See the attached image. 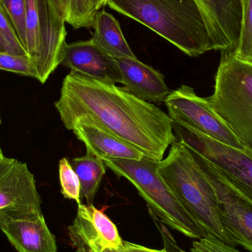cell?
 <instances>
[{
  "label": "cell",
  "instance_id": "1",
  "mask_svg": "<svg viewBox=\"0 0 252 252\" xmlns=\"http://www.w3.org/2000/svg\"><path fill=\"white\" fill-rule=\"evenodd\" d=\"M55 106L68 130L80 120L92 121L157 162L177 140L169 115L113 83L70 72Z\"/></svg>",
  "mask_w": 252,
  "mask_h": 252
},
{
  "label": "cell",
  "instance_id": "2",
  "mask_svg": "<svg viewBox=\"0 0 252 252\" xmlns=\"http://www.w3.org/2000/svg\"><path fill=\"white\" fill-rule=\"evenodd\" d=\"M106 5L145 25L188 56L217 50L195 0H108Z\"/></svg>",
  "mask_w": 252,
  "mask_h": 252
},
{
  "label": "cell",
  "instance_id": "3",
  "mask_svg": "<svg viewBox=\"0 0 252 252\" xmlns=\"http://www.w3.org/2000/svg\"><path fill=\"white\" fill-rule=\"evenodd\" d=\"M158 172L208 236L235 247L220 220L214 188L187 145L180 141L173 142L167 157L158 162Z\"/></svg>",
  "mask_w": 252,
  "mask_h": 252
},
{
  "label": "cell",
  "instance_id": "4",
  "mask_svg": "<svg viewBox=\"0 0 252 252\" xmlns=\"http://www.w3.org/2000/svg\"><path fill=\"white\" fill-rule=\"evenodd\" d=\"M103 162L118 177L125 178L135 187L151 213L164 224L191 239L208 236L160 175L158 162L146 157L140 160L109 158Z\"/></svg>",
  "mask_w": 252,
  "mask_h": 252
},
{
  "label": "cell",
  "instance_id": "5",
  "mask_svg": "<svg viewBox=\"0 0 252 252\" xmlns=\"http://www.w3.org/2000/svg\"><path fill=\"white\" fill-rule=\"evenodd\" d=\"M207 100L252 152V65L238 60L233 53H222L214 92Z\"/></svg>",
  "mask_w": 252,
  "mask_h": 252
},
{
  "label": "cell",
  "instance_id": "6",
  "mask_svg": "<svg viewBox=\"0 0 252 252\" xmlns=\"http://www.w3.org/2000/svg\"><path fill=\"white\" fill-rule=\"evenodd\" d=\"M28 44L26 53L44 84L61 64L67 32L59 0H25Z\"/></svg>",
  "mask_w": 252,
  "mask_h": 252
},
{
  "label": "cell",
  "instance_id": "7",
  "mask_svg": "<svg viewBox=\"0 0 252 252\" xmlns=\"http://www.w3.org/2000/svg\"><path fill=\"white\" fill-rule=\"evenodd\" d=\"M178 141L211 163L223 178L252 202V152L220 143L173 123Z\"/></svg>",
  "mask_w": 252,
  "mask_h": 252
},
{
  "label": "cell",
  "instance_id": "8",
  "mask_svg": "<svg viewBox=\"0 0 252 252\" xmlns=\"http://www.w3.org/2000/svg\"><path fill=\"white\" fill-rule=\"evenodd\" d=\"M164 103L173 123L224 145L247 149L226 123L212 109L207 98L198 96L192 87L181 86L170 92Z\"/></svg>",
  "mask_w": 252,
  "mask_h": 252
},
{
  "label": "cell",
  "instance_id": "9",
  "mask_svg": "<svg viewBox=\"0 0 252 252\" xmlns=\"http://www.w3.org/2000/svg\"><path fill=\"white\" fill-rule=\"evenodd\" d=\"M190 150V149H189ZM192 155L214 188L222 224L235 247L252 252V202L231 185L205 158Z\"/></svg>",
  "mask_w": 252,
  "mask_h": 252
},
{
  "label": "cell",
  "instance_id": "10",
  "mask_svg": "<svg viewBox=\"0 0 252 252\" xmlns=\"http://www.w3.org/2000/svg\"><path fill=\"white\" fill-rule=\"evenodd\" d=\"M42 215L33 174L26 163L7 158L0 170V229L10 220Z\"/></svg>",
  "mask_w": 252,
  "mask_h": 252
},
{
  "label": "cell",
  "instance_id": "11",
  "mask_svg": "<svg viewBox=\"0 0 252 252\" xmlns=\"http://www.w3.org/2000/svg\"><path fill=\"white\" fill-rule=\"evenodd\" d=\"M68 235L75 248L92 252L118 251L124 243L116 225L93 204L78 205L76 218L68 227Z\"/></svg>",
  "mask_w": 252,
  "mask_h": 252
},
{
  "label": "cell",
  "instance_id": "12",
  "mask_svg": "<svg viewBox=\"0 0 252 252\" xmlns=\"http://www.w3.org/2000/svg\"><path fill=\"white\" fill-rule=\"evenodd\" d=\"M61 64L71 72L113 84H122L118 60L99 48L91 39L66 44Z\"/></svg>",
  "mask_w": 252,
  "mask_h": 252
},
{
  "label": "cell",
  "instance_id": "13",
  "mask_svg": "<svg viewBox=\"0 0 252 252\" xmlns=\"http://www.w3.org/2000/svg\"><path fill=\"white\" fill-rule=\"evenodd\" d=\"M199 5L217 50L234 53L241 32L240 0H195Z\"/></svg>",
  "mask_w": 252,
  "mask_h": 252
},
{
  "label": "cell",
  "instance_id": "14",
  "mask_svg": "<svg viewBox=\"0 0 252 252\" xmlns=\"http://www.w3.org/2000/svg\"><path fill=\"white\" fill-rule=\"evenodd\" d=\"M69 130L85 144L87 151L101 159L140 160L145 157L133 145L92 121L80 120L71 126Z\"/></svg>",
  "mask_w": 252,
  "mask_h": 252
},
{
  "label": "cell",
  "instance_id": "15",
  "mask_svg": "<svg viewBox=\"0 0 252 252\" xmlns=\"http://www.w3.org/2000/svg\"><path fill=\"white\" fill-rule=\"evenodd\" d=\"M118 63L122 84L135 97L148 103H161L170 94L164 75L157 69L138 59H118Z\"/></svg>",
  "mask_w": 252,
  "mask_h": 252
},
{
  "label": "cell",
  "instance_id": "16",
  "mask_svg": "<svg viewBox=\"0 0 252 252\" xmlns=\"http://www.w3.org/2000/svg\"><path fill=\"white\" fill-rule=\"evenodd\" d=\"M0 230L19 252H57L56 238L44 216L6 222Z\"/></svg>",
  "mask_w": 252,
  "mask_h": 252
},
{
  "label": "cell",
  "instance_id": "17",
  "mask_svg": "<svg viewBox=\"0 0 252 252\" xmlns=\"http://www.w3.org/2000/svg\"><path fill=\"white\" fill-rule=\"evenodd\" d=\"M91 40L114 59H137L126 41L118 21L105 10L96 15Z\"/></svg>",
  "mask_w": 252,
  "mask_h": 252
},
{
  "label": "cell",
  "instance_id": "18",
  "mask_svg": "<svg viewBox=\"0 0 252 252\" xmlns=\"http://www.w3.org/2000/svg\"><path fill=\"white\" fill-rule=\"evenodd\" d=\"M71 164L81 182V198H85L88 205L93 204L107 167L103 159L89 151L86 155L73 158Z\"/></svg>",
  "mask_w": 252,
  "mask_h": 252
},
{
  "label": "cell",
  "instance_id": "19",
  "mask_svg": "<svg viewBox=\"0 0 252 252\" xmlns=\"http://www.w3.org/2000/svg\"><path fill=\"white\" fill-rule=\"evenodd\" d=\"M241 32L233 54L238 60L252 65V0H241Z\"/></svg>",
  "mask_w": 252,
  "mask_h": 252
},
{
  "label": "cell",
  "instance_id": "20",
  "mask_svg": "<svg viewBox=\"0 0 252 252\" xmlns=\"http://www.w3.org/2000/svg\"><path fill=\"white\" fill-rule=\"evenodd\" d=\"M66 23L75 29L93 28L95 16L87 0H59Z\"/></svg>",
  "mask_w": 252,
  "mask_h": 252
},
{
  "label": "cell",
  "instance_id": "21",
  "mask_svg": "<svg viewBox=\"0 0 252 252\" xmlns=\"http://www.w3.org/2000/svg\"><path fill=\"white\" fill-rule=\"evenodd\" d=\"M59 173L61 192L63 197L74 200L78 205L82 204L81 182L68 158H63L59 161Z\"/></svg>",
  "mask_w": 252,
  "mask_h": 252
},
{
  "label": "cell",
  "instance_id": "22",
  "mask_svg": "<svg viewBox=\"0 0 252 252\" xmlns=\"http://www.w3.org/2000/svg\"><path fill=\"white\" fill-rule=\"evenodd\" d=\"M8 13L16 30L19 41L26 52L28 44L26 22V1L25 0H0Z\"/></svg>",
  "mask_w": 252,
  "mask_h": 252
},
{
  "label": "cell",
  "instance_id": "23",
  "mask_svg": "<svg viewBox=\"0 0 252 252\" xmlns=\"http://www.w3.org/2000/svg\"><path fill=\"white\" fill-rule=\"evenodd\" d=\"M0 69L36 79V72L28 55L0 53Z\"/></svg>",
  "mask_w": 252,
  "mask_h": 252
},
{
  "label": "cell",
  "instance_id": "24",
  "mask_svg": "<svg viewBox=\"0 0 252 252\" xmlns=\"http://www.w3.org/2000/svg\"><path fill=\"white\" fill-rule=\"evenodd\" d=\"M0 31L10 44L15 55L17 56L27 55L26 52L24 50L19 41L11 19L1 4V1H0Z\"/></svg>",
  "mask_w": 252,
  "mask_h": 252
},
{
  "label": "cell",
  "instance_id": "25",
  "mask_svg": "<svg viewBox=\"0 0 252 252\" xmlns=\"http://www.w3.org/2000/svg\"><path fill=\"white\" fill-rule=\"evenodd\" d=\"M190 252H242L213 236H207L192 243Z\"/></svg>",
  "mask_w": 252,
  "mask_h": 252
},
{
  "label": "cell",
  "instance_id": "26",
  "mask_svg": "<svg viewBox=\"0 0 252 252\" xmlns=\"http://www.w3.org/2000/svg\"><path fill=\"white\" fill-rule=\"evenodd\" d=\"M116 252H177L169 251L167 249L164 250H153V249L148 248V247H143V246L139 245V244H133V243L124 241L123 243V246L118 251Z\"/></svg>",
  "mask_w": 252,
  "mask_h": 252
},
{
  "label": "cell",
  "instance_id": "27",
  "mask_svg": "<svg viewBox=\"0 0 252 252\" xmlns=\"http://www.w3.org/2000/svg\"><path fill=\"white\" fill-rule=\"evenodd\" d=\"M87 1L90 4L92 12L96 17V15L100 11V9L107 4L108 0H87Z\"/></svg>",
  "mask_w": 252,
  "mask_h": 252
},
{
  "label": "cell",
  "instance_id": "28",
  "mask_svg": "<svg viewBox=\"0 0 252 252\" xmlns=\"http://www.w3.org/2000/svg\"><path fill=\"white\" fill-rule=\"evenodd\" d=\"M0 53H7L15 55L1 31H0Z\"/></svg>",
  "mask_w": 252,
  "mask_h": 252
},
{
  "label": "cell",
  "instance_id": "29",
  "mask_svg": "<svg viewBox=\"0 0 252 252\" xmlns=\"http://www.w3.org/2000/svg\"><path fill=\"white\" fill-rule=\"evenodd\" d=\"M6 157L3 155L2 152H1V148H0V170H1V167H2L3 164H4V160H5Z\"/></svg>",
  "mask_w": 252,
  "mask_h": 252
},
{
  "label": "cell",
  "instance_id": "30",
  "mask_svg": "<svg viewBox=\"0 0 252 252\" xmlns=\"http://www.w3.org/2000/svg\"><path fill=\"white\" fill-rule=\"evenodd\" d=\"M76 252H92L89 251V250H87V249L78 248V249H77Z\"/></svg>",
  "mask_w": 252,
  "mask_h": 252
},
{
  "label": "cell",
  "instance_id": "31",
  "mask_svg": "<svg viewBox=\"0 0 252 252\" xmlns=\"http://www.w3.org/2000/svg\"><path fill=\"white\" fill-rule=\"evenodd\" d=\"M101 252H116L115 251V250H104V251Z\"/></svg>",
  "mask_w": 252,
  "mask_h": 252
},
{
  "label": "cell",
  "instance_id": "32",
  "mask_svg": "<svg viewBox=\"0 0 252 252\" xmlns=\"http://www.w3.org/2000/svg\"><path fill=\"white\" fill-rule=\"evenodd\" d=\"M0 124H1V118H0Z\"/></svg>",
  "mask_w": 252,
  "mask_h": 252
},
{
  "label": "cell",
  "instance_id": "33",
  "mask_svg": "<svg viewBox=\"0 0 252 252\" xmlns=\"http://www.w3.org/2000/svg\"><path fill=\"white\" fill-rule=\"evenodd\" d=\"M240 1H241V0H240Z\"/></svg>",
  "mask_w": 252,
  "mask_h": 252
}]
</instances>
